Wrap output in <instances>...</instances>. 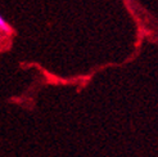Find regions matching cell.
Masks as SVG:
<instances>
[{"label": "cell", "mask_w": 158, "mask_h": 157, "mask_svg": "<svg viewBox=\"0 0 158 157\" xmlns=\"http://www.w3.org/2000/svg\"><path fill=\"white\" fill-rule=\"evenodd\" d=\"M0 30H2L3 32H5V34H12V32H13L12 27L8 25V22H6L3 17H0Z\"/></svg>", "instance_id": "6da1fadb"}]
</instances>
